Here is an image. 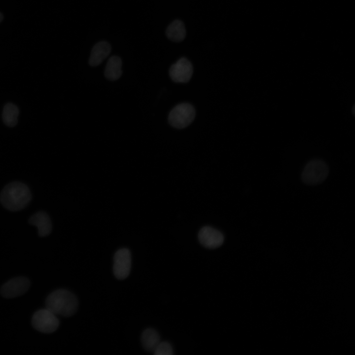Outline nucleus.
Masks as SVG:
<instances>
[{"mask_svg": "<svg viewBox=\"0 0 355 355\" xmlns=\"http://www.w3.org/2000/svg\"><path fill=\"white\" fill-rule=\"evenodd\" d=\"M131 267V255L129 249L121 248L117 250L114 257L113 267L115 277L119 280L126 279L129 275Z\"/></svg>", "mask_w": 355, "mask_h": 355, "instance_id": "nucleus-6", "label": "nucleus"}, {"mask_svg": "<svg viewBox=\"0 0 355 355\" xmlns=\"http://www.w3.org/2000/svg\"><path fill=\"white\" fill-rule=\"evenodd\" d=\"M141 341L145 350L153 353L160 342V340L159 335L155 330L152 328H148L142 333Z\"/></svg>", "mask_w": 355, "mask_h": 355, "instance_id": "nucleus-14", "label": "nucleus"}, {"mask_svg": "<svg viewBox=\"0 0 355 355\" xmlns=\"http://www.w3.org/2000/svg\"><path fill=\"white\" fill-rule=\"evenodd\" d=\"M19 111L18 107L12 103L6 104L2 111V120L4 123L8 127L16 125Z\"/></svg>", "mask_w": 355, "mask_h": 355, "instance_id": "nucleus-15", "label": "nucleus"}, {"mask_svg": "<svg viewBox=\"0 0 355 355\" xmlns=\"http://www.w3.org/2000/svg\"><path fill=\"white\" fill-rule=\"evenodd\" d=\"M122 61L117 56L109 58L105 70V76L108 80L114 81L118 79L122 75Z\"/></svg>", "mask_w": 355, "mask_h": 355, "instance_id": "nucleus-12", "label": "nucleus"}, {"mask_svg": "<svg viewBox=\"0 0 355 355\" xmlns=\"http://www.w3.org/2000/svg\"><path fill=\"white\" fill-rule=\"evenodd\" d=\"M193 69L191 63L186 58L179 59L170 68L169 74L172 79L176 82H188L193 74Z\"/></svg>", "mask_w": 355, "mask_h": 355, "instance_id": "nucleus-8", "label": "nucleus"}, {"mask_svg": "<svg viewBox=\"0 0 355 355\" xmlns=\"http://www.w3.org/2000/svg\"><path fill=\"white\" fill-rule=\"evenodd\" d=\"M329 173L327 165L323 161L315 159L308 162L301 175L302 181L308 185H317L322 182Z\"/></svg>", "mask_w": 355, "mask_h": 355, "instance_id": "nucleus-3", "label": "nucleus"}, {"mask_svg": "<svg viewBox=\"0 0 355 355\" xmlns=\"http://www.w3.org/2000/svg\"><path fill=\"white\" fill-rule=\"evenodd\" d=\"M153 353L156 355H172L173 350L171 345L167 342H160Z\"/></svg>", "mask_w": 355, "mask_h": 355, "instance_id": "nucleus-16", "label": "nucleus"}, {"mask_svg": "<svg viewBox=\"0 0 355 355\" xmlns=\"http://www.w3.org/2000/svg\"><path fill=\"white\" fill-rule=\"evenodd\" d=\"M200 243L209 248H215L220 246L223 242V236L221 232L210 226L203 227L198 234Z\"/></svg>", "mask_w": 355, "mask_h": 355, "instance_id": "nucleus-9", "label": "nucleus"}, {"mask_svg": "<svg viewBox=\"0 0 355 355\" xmlns=\"http://www.w3.org/2000/svg\"><path fill=\"white\" fill-rule=\"evenodd\" d=\"M31 199L32 195L29 187L18 181L11 182L6 185L0 194L1 204L11 211L23 209L30 202Z\"/></svg>", "mask_w": 355, "mask_h": 355, "instance_id": "nucleus-1", "label": "nucleus"}, {"mask_svg": "<svg viewBox=\"0 0 355 355\" xmlns=\"http://www.w3.org/2000/svg\"><path fill=\"white\" fill-rule=\"evenodd\" d=\"M195 111L193 106L187 103L176 106L170 112L168 119L170 124L176 128L188 126L194 120Z\"/></svg>", "mask_w": 355, "mask_h": 355, "instance_id": "nucleus-4", "label": "nucleus"}, {"mask_svg": "<svg viewBox=\"0 0 355 355\" xmlns=\"http://www.w3.org/2000/svg\"><path fill=\"white\" fill-rule=\"evenodd\" d=\"M45 306L56 315L70 317L76 312L78 301L71 292L65 289H58L48 295Z\"/></svg>", "mask_w": 355, "mask_h": 355, "instance_id": "nucleus-2", "label": "nucleus"}, {"mask_svg": "<svg viewBox=\"0 0 355 355\" xmlns=\"http://www.w3.org/2000/svg\"><path fill=\"white\" fill-rule=\"evenodd\" d=\"M167 37L174 42H180L186 36V29L182 21L176 20L173 21L166 30Z\"/></svg>", "mask_w": 355, "mask_h": 355, "instance_id": "nucleus-13", "label": "nucleus"}, {"mask_svg": "<svg viewBox=\"0 0 355 355\" xmlns=\"http://www.w3.org/2000/svg\"><path fill=\"white\" fill-rule=\"evenodd\" d=\"M30 287V282L26 278H15L8 281L2 286L0 293L5 298H14L24 294Z\"/></svg>", "mask_w": 355, "mask_h": 355, "instance_id": "nucleus-7", "label": "nucleus"}, {"mask_svg": "<svg viewBox=\"0 0 355 355\" xmlns=\"http://www.w3.org/2000/svg\"><path fill=\"white\" fill-rule=\"evenodd\" d=\"M32 322L36 330L45 333L55 331L59 325L56 315L46 308L36 311L33 316Z\"/></svg>", "mask_w": 355, "mask_h": 355, "instance_id": "nucleus-5", "label": "nucleus"}, {"mask_svg": "<svg viewBox=\"0 0 355 355\" xmlns=\"http://www.w3.org/2000/svg\"><path fill=\"white\" fill-rule=\"evenodd\" d=\"M3 19V16L0 13V22L2 21Z\"/></svg>", "mask_w": 355, "mask_h": 355, "instance_id": "nucleus-17", "label": "nucleus"}, {"mask_svg": "<svg viewBox=\"0 0 355 355\" xmlns=\"http://www.w3.org/2000/svg\"><path fill=\"white\" fill-rule=\"evenodd\" d=\"M111 51L110 44L106 41L97 42L93 47L89 59V64L96 67L102 63L109 54Z\"/></svg>", "mask_w": 355, "mask_h": 355, "instance_id": "nucleus-11", "label": "nucleus"}, {"mask_svg": "<svg viewBox=\"0 0 355 355\" xmlns=\"http://www.w3.org/2000/svg\"><path fill=\"white\" fill-rule=\"evenodd\" d=\"M29 223L37 227L40 237H45L51 232V221L48 215L44 212L40 211L33 214L30 218Z\"/></svg>", "mask_w": 355, "mask_h": 355, "instance_id": "nucleus-10", "label": "nucleus"}]
</instances>
